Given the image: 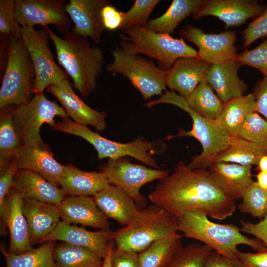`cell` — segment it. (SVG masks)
Returning a JSON list of instances; mask_svg holds the SVG:
<instances>
[{"instance_id": "cell-18", "label": "cell", "mask_w": 267, "mask_h": 267, "mask_svg": "<svg viewBox=\"0 0 267 267\" xmlns=\"http://www.w3.org/2000/svg\"><path fill=\"white\" fill-rule=\"evenodd\" d=\"M47 91L59 101L67 116L74 122L90 125L100 131L106 127V114L90 107L75 92L68 78L49 86Z\"/></svg>"}, {"instance_id": "cell-24", "label": "cell", "mask_w": 267, "mask_h": 267, "mask_svg": "<svg viewBox=\"0 0 267 267\" xmlns=\"http://www.w3.org/2000/svg\"><path fill=\"white\" fill-rule=\"evenodd\" d=\"M12 188L23 199H34L59 206L66 196L63 191L32 171L19 169L15 174Z\"/></svg>"}, {"instance_id": "cell-45", "label": "cell", "mask_w": 267, "mask_h": 267, "mask_svg": "<svg viewBox=\"0 0 267 267\" xmlns=\"http://www.w3.org/2000/svg\"><path fill=\"white\" fill-rule=\"evenodd\" d=\"M18 170L16 162L14 159L6 170L0 173V208L2 206L6 196L12 188L14 177Z\"/></svg>"}, {"instance_id": "cell-23", "label": "cell", "mask_w": 267, "mask_h": 267, "mask_svg": "<svg viewBox=\"0 0 267 267\" xmlns=\"http://www.w3.org/2000/svg\"><path fill=\"white\" fill-rule=\"evenodd\" d=\"M23 211L32 244L44 242L61 219L58 206L34 199H23Z\"/></svg>"}, {"instance_id": "cell-8", "label": "cell", "mask_w": 267, "mask_h": 267, "mask_svg": "<svg viewBox=\"0 0 267 267\" xmlns=\"http://www.w3.org/2000/svg\"><path fill=\"white\" fill-rule=\"evenodd\" d=\"M51 127L55 131L74 135L87 140L96 151L99 160L104 158L116 160L131 156L152 168H158L153 157L155 154L160 152V149H157L156 142L140 137L125 143L111 140L92 131L87 126L78 124L68 118L55 122Z\"/></svg>"}, {"instance_id": "cell-14", "label": "cell", "mask_w": 267, "mask_h": 267, "mask_svg": "<svg viewBox=\"0 0 267 267\" xmlns=\"http://www.w3.org/2000/svg\"><path fill=\"white\" fill-rule=\"evenodd\" d=\"M180 35L181 38L198 46V58L211 64L235 60L237 54L234 45L236 31L208 34L192 25H188L180 30Z\"/></svg>"}, {"instance_id": "cell-13", "label": "cell", "mask_w": 267, "mask_h": 267, "mask_svg": "<svg viewBox=\"0 0 267 267\" xmlns=\"http://www.w3.org/2000/svg\"><path fill=\"white\" fill-rule=\"evenodd\" d=\"M64 0H16L15 14L21 27L53 25L63 35L70 31L71 20Z\"/></svg>"}, {"instance_id": "cell-35", "label": "cell", "mask_w": 267, "mask_h": 267, "mask_svg": "<svg viewBox=\"0 0 267 267\" xmlns=\"http://www.w3.org/2000/svg\"><path fill=\"white\" fill-rule=\"evenodd\" d=\"M55 242L46 241L37 248L18 254L1 248L6 267H58L54 257Z\"/></svg>"}, {"instance_id": "cell-6", "label": "cell", "mask_w": 267, "mask_h": 267, "mask_svg": "<svg viewBox=\"0 0 267 267\" xmlns=\"http://www.w3.org/2000/svg\"><path fill=\"white\" fill-rule=\"evenodd\" d=\"M121 31V48L131 54H143L156 59L162 69L169 70L181 57H198L197 51L182 38L175 39L146 27H132Z\"/></svg>"}, {"instance_id": "cell-7", "label": "cell", "mask_w": 267, "mask_h": 267, "mask_svg": "<svg viewBox=\"0 0 267 267\" xmlns=\"http://www.w3.org/2000/svg\"><path fill=\"white\" fill-rule=\"evenodd\" d=\"M6 67L0 89V108L18 106L33 98L35 70L21 38L10 36Z\"/></svg>"}, {"instance_id": "cell-51", "label": "cell", "mask_w": 267, "mask_h": 267, "mask_svg": "<svg viewBox=\"0 0 267 267\" xmlns=\"http://www.w3.org/2000/svg\"><path fill=\"white\" fill-rule=\"evenodd\" d=\"M256 177L258 185L263 189L267 190V172L259 171Z\"/></svg>"}, {"instance_id": "cell-49", "label": "cell", "mask_w": 267, "mask_h": 267, "mask_svg": "<svg viewBox=\"0 0 267 267\" xmlns=\"http://www.w3.org/2000/svg\"><path fill=\"white\" fill-rule=\"evenodd\" d=\"M204 267H246L237 258H231L213 251Z\"/></svg>"}, {"instance_id": "cell-19", "label": "cell", "mask_w": 267, "mask_h": 267, "mask_svg": "<svg viewBox=\"0 0 267 267\" xmlns=\"http://www.w3.org/2000/svg\"><path fill=\"white\" fill-rule=\"evenodd\" d=\"M114 232L111 230L89 231L84 227L60 221L55 229L44 239V242L61 241L72 245L89 249L104 259L113 241Z\"/></svg>"}, {"instance_id": "cell-36", "label": "cell", "mask_w": 267, "mask_h": 267, "mask_svg": "<svg viewBox=\"0 0 267 267\" xmlns=\"http://www.w3.org/2000/svg\"><path fill=\"white\" fill-rule=\"evenodd\" d=\"M58 267H101L103 259L91 250L62 242L55 246Z\"/></svg>"}, {"instance_id": "cell-43", "label": "cell", "mask_w": 267, "mask_h": 267, "mask_svg": "<svg viewBox=\"0 0 267 267\" xmlns=\"http://www.w3.org/2000/svg\"><path fill=\"white\" fill-rule=\"evenodd\" d=\"M243 46L248 47L256 40L267 38V7L258 17L249 23L243 32Z\"/></svg>"}, {"instance_id": "cell-42", "label": "cell", "mask_w": 267, "mask_h": 267, "mask_svg": "<svg viewBox=\"0 0 267 267\" xmlns=\"http://www.w3.org/2000/svg\"><path fill=\"white\" fill-rule=\"evenodd\" d=\"M16 0H0V32L21 38V28L15 14Z\"/></svg>"}, {"instance_id": "cell-41", "label": "cell", "mask_w": 267, "mask_h": 267, "mask_svg": "<svg viewBox=\"0 0 267 267\" xmlns=\"http://www.w3.org/2000/svg\"><path fill=\"white\" fill-rule=\"evenodd\" d=\"M235 60L259 70L264 77H267V38L255 48L237 54Z\"/></svg>"}, {"instance_id": "cell-40", "label": "cell", "mask_w": 267, "mask_h": 267, "mask_svg": "<svg viewBox=\"0 0 267 267\" xmlns=\"http://www.w3.org/2000/svg\"><path fill=\"white\" fill-rule=\"evenodd\" d=\"M239 136L267 151V121L257 112L251 113L243 125Z\"/></svg>"}, {"instance_id": "cell-39", "label": "cell", "mask_w": 267, "mask_h": 267, "mask_svg": "<svg viewBox=\"0 0 267 267\" xmlns=\"http://www.w3.org/2000/svg\"><path fill=\"white\" fill-rule=\"evenodd\" d=\"M159 0H136L124 13L121 30L134 27H146L148 18Z\"/></svg>"}, {"instance_id": "cell-32", "label": "cell", "mask_w": 267, "mask_h": 267, "mask_svg": "<svg viewBox=\"0 0 267 267\" xmlns=\"http://www.w3.org/2000/svg\"><path fill=\"white\" fill-rule=\"evenodd\" d=\"M190 108L202 117L215 121L221 114L224 103L213 91L206 77L184 97Z\"/></svg>"}, {"instance_id": "cell-44", "label": "cell", "mask_w": 267, "mask_h": 267, "mask_svg": "<svg viewBox=\"0 0 267 267\" xmlns=\"http://www.w3.org/2000/svg\"><path fill=\"white\" fill-rule=\"evenodd\" d=\"M111 267H141L138 253L113 248L111 258Z\"/></svg>"}, {"instance_id": "cell-17", "label": "cell", "mask_w": 267, "mask_h": 267, "mask_svg": "<svg viewBox=\"0 0 267 267\" xmlns=\"http://www.w3.org/2000/svg\"><path fill=\"white\" fill-rule=\"evenodd\" d=\"M110 3L107 0H70L65 10L74 24L72 31L85 38H90L95 44L99 43L105 30L101 10Z\"/></svg>"}, {"instance_id": "cell-1", "label": "cell", "mask_w": 267, "mask_h": 267, "mask_svg": "<svg viewBox=\"0 0 267 267\" xmlns=\"http://www.w3.org/2000/svg\"><path fill=\"white\" fill-rule=\"evenodd\" d=\"M149 198L178 220L189 211L199 210L208 217L222 220L236 209L235 200L220 189L208 169H192L182 161L160 180Z\"/></svg>"}, {"instance_id": "cell-27", "label": "cell", "mask_w": 267, "mask_h": 267, "mask_svg": "<svg viewBox=\"0 0 267 267\" xmlns=\"http://www.w3.org/2000/svg\"><path fill=\"white\" fill-rule=\"evenodd\" d=\"M92 197L107 218L114 220L122 225L129 224L140 210L128 195L112 184Z\"/></svg>"}, {"instance_id": "cell-53", "label": "cell", "mask_w": 267, "mask_h": 267, "mask_svg": "<svg viewBox=\"0 0 267 267\" xmlns=\"http://www.w3.org/2000/svg\"><path fill=\"white\" fill-rule=\"evenodd\" d=\"M257 166L259 171L267 172V154L261 158Z\"/></svg>"}, {"instance_id": "cell-21", "label": "cell", "mask_w": 267, "mask_h": 267, "mask_svg": "<svg viewBox=\"0 0 267 267\" xmlns=\"http://www.w3.org/2000/svg\"><path fill=\"white\" fill-rule=\"evenodd\" d=\"M61 221L71 224L110 230L108 218L98 208L92 197L68 196L58 206Z\"/></svg>"}, {"instance_id": "cell-52", "label": "cell", "mask_w": 267, "mask_h": 267, "mask_svg": "<svg viewBox=\"0 0 267 267\" xmlns=\"http://www.w3.org/2000/svg\"><path fill=\"white\" fill-rule=\"evenodd\" d=\"M114 248V243L112 241L109 246L107 254L103 259V262L101 267H111V258L112 250Z\"/></svg>"}, {"instance_id": "cell-46", "label": "cell", "mask_w": 267, "mask_h": 267, "mask_svg": "<svg viewBox=\"0 0 267 267\" xmlns=\"http://www.w3.org/2000/svg\"><path fill=\"white\" fill-rule=\"evenodd\" d=\"M124 13L117 10L110 3L104 6L101 10V15L105 29L108 30L119 29Z\"/></svg>"}, {"instance_id": "cell-33", "label": "cell", "mask_w": 267, "mask_h": 267, "mask_svg": "<svg viewBox=\"0 0 267 267\" xmlns=\"http://www.w3.org/2000/svg\"><path fill=\"white\" fill-rule=\"evenodd\" d=\"M202 0H174L161 16L148 21L146 27L155 32L170 35L185 18L195 12Z\"/></svg>"}, {"instance_id": "cell-10", "label": "cell", "mask_w": 267, "mask_h": 267, "mask_svg": "<svg viewBox=\"0 0 267 267\" xmlns=\"http://www.w3.org/2000/svg\"><path fill=\"white\" fill-rule=\"evenodd\" d=\"M57 116L68 118L63 107L48 99L44 93L35 94L28 102L16 106L13 122L22 146L46 145L41 138L40 129L44 124L52 126Z\"/></svg>"}, {"instance_id": "cell-16", "label": "cell", "mask_w": 267, "mask_h": 267, "mask_svg": "<svg viewBox=\"0 0 267 267\" xmlns=\"http://www.w3.org/2000/svg\"><path fill=\"white\" fill-rule=\"evenodd\" d=\"M23 198L12 188L0 208L2 225L9 231L10 241L8 252L21 254L32 250L28 225L23 211Z\"/></svg>"}, {"instance_id": "cell-34", "label": "cell", "mask_w": 267, "mask_h": 267, "mask_svg": "<svg viewBox=\"0 0 267 267\" xmlns=\"http://www.w3.org/2000/svg\"><path fill=\"white\" fill-rule=\"evenodd\" d=\"M267 151L261 146L240 136L231 137L227 148L217 158L216 162L233 163L242 166L257 165Z\"/></svg>"}, {"instance_id": "cell-12", "label": "cell", "mask_w": 267, "mask_h": 267, "mask_svg": "<svg viewBox=\"0 0 267 267\" xmlns=\"http://www.w3.org/2000/svg\"><path fill=\"white\" fill-rule=\"evenodd\" d=\"M100 172L105 175L110 184L128 195L140 210L146 204L140 191L142 186L152 181L160 180L169 175L167 170L149 168L132 163L125 157L109 160Z\"/></svg>"}, {"instance_id": "cell-20", "label": "cell", "mask_w": 267, "mask_h": 267, "mask_svg": "<svg viewBox=\"0 0 267 267\" xmlns=\"http://www.w3.org/2000/svg\"><path fill=\"white\" fill-rule=\"evenodd\" d=\"M211 64L198 57L177 59L167 70L166 85L172 91L184 97L188 95L206 77Z\"/></svg>"}, {"instance_id": "cell-22", "label": "cell", "mask_w": 267, "mask_h": 267, "mask_svg": "<svg viewBox=\"0 0 267 267\" xmlns=\"http://www.w3.org/2000/svg\"><path fill=\"white\" fill-rule=\"evenodd\" d=\"M19 169L36 172L52 184L58 186L64 174L65 165L58 163L46 145L22 146L15 158Z\"/></svg>"}, {"instance_id": "cell-50", "label": "cell", "mask_w": 267, "mask_h": 267, "mask_svg": "<svg viewBox=\"0 0 267 267\" xmlns=\"http://www.w3.org/2000/svg\"><path fill=\"white\" fill-rule=\"evenodd\" d=\"M237 258L246 267H267V249L256 253L239 252Z\"/></svg>"}, {"instance_id": "cell-48", "label": "cell", "mask_w": 267, "mask_h": 267, "mask_svg": "<svg viewBox=\"0 0 267 267\" xmlns=\"http://www.w3.org/2000/svg\"><path fill=\"white\" fill-rule=\"evenodd\" d=\"M252 93L256 102V112L267 121V77H264L257 82Z\"/></svg>"}, {"instance_id": "cell-30", "label": "cell", "mask_w": 267, "mask_h": 267, "mask_svg": "<svg viewBox=\"0 0 267 267\" xmlns=\"http://www.w3.org/2000/svg\"><path fill=\"white\" fill-rule=\"evenodd\" d=\"M15 107L9 105L0 109V173L6 170L22 147L13 122V113Z\"/></svg>"}, {"instance_id": "cell-38", "label": "cell", "mask_w": 267, "mask_h": 267, "mask_svg": "<svg viewBox=\"0 0 267 267\" xmlns=\"http://www.w3.org/2000/svg\"><path fill=\"white\" fill-rule=\"evenodd\" d=\"M213 251L205 244H188L178 251L168 267H204Z\"/></svg>"}, {"instance_id": "cell-47", "label": "cell", "mask_w": 267, "mask_h": 267, "mask_svg": "<svg viewBox=\"0 0 267 267\" xmlns=\"http://www.w3.org/2000/svg\"><path fill=\"white\" fill-rule=\"evenodd\" d=\"M240 223L242 232L255 236L263 242L267 248V215L256 223L243 220L240 221Z\"/></svg>"}, {"instance_id": "cell-31", "label": "cell", "mask_w": 267, "mask_h": 267, "mask_svg": "<svg viewBox=\"0 0 267 267\" xmlns=\"http://www.w3.org/2000/svg\"><path fill=\"white\" fill-rule=\"evenodd\" d=\"M182 247L177 233L161 238L138 253L141 267H168Z\"/></svg>"}, {"instance_id": "cell-5", "label": "cell", "mask_w": 267, "mask_h": 267, "mask_svg": "<svg viewBox=\"0 0 267 267\" xmlns=\"http://www.w3.org/2000/svg\"><path fill=\"white\" fill-rule=\"evenodd\" d=\"M178 220L152 204L139 211L127 225L114 231L116 248L139 253L155 241L176 233Z\"/></svg>"}, {"instance_id": "cell-29", "label": "cell", "mask_w": 267, "mask_h": 267, "mask_svg": "<svg viewBox=\"0 0 267 267\" xmlns=\"http://www.w3.org/2000/svg\"><path fill=\"white\" fill-rule=\"evenodd\" d=\"M255 112L256 102L250 93L224 103L221 114L215 122L230 138L238 137L246 119Z\"/></svg>"}, {"instance_id": "cell-25", "label": "cell", "mask_w": 267, "mask_h": 267, "mask_svg": "<svg viewBox=\"0 0 267 267\" xmlns=\"http://www.w3.org/2000/svg\"><path fill=\"white\" fill-rule=\"evenodd\" d=\"M241 65L236 60L211 64L207 72L208 83L224 103L245 95L247 91V85L238 75Z\"/></svg>"}, {"instance_id": "cell-37", "label": "cell", "mask_w": 267, "mask_h": 267, "mask_svg": "<svg viewBox=\"0 0 267 267\" xmlns=\"http://www.w3.org/2000/svg\"><path fill=\"white\" fill-rule=\"evenodd\" d=\"M238 209L242 213L250 215L260 220L267 215V190L260 187L256 181H253L247 188Z\"/></svg>"}, {"instance_id": "cell-11", "label": "cell", "mask_w": 267, "mask_h": 267, "mask_svg": "<svg viewBox=\"0 0 267 267\" xmlns=\"http://www.w3.org/2000/svg\"><path fill=\"white\" fill-rule=\"evenodd\" d=\"M22 38L29 53L35 70L34 94L43 93L49 86L68 78V75L56 63L48 42L50 39L44 27L21 28Z\"/></svg>"}, {"instance_id": "cell-15", "label": "cell", "mask_w": 267, "mask_h": 267, "mask_svg": "<svg viewBox=\"0 0 267 267\" xmlns=\"http://www.w3.org/2000/svg\"><path fill=\"white\" fill-rule=\"evenodd\" d=\"M267 7L256 0H202L192 16L194 20L209 15L216 16L224 23L227 29L258 17Z\"/></svg>"}, {"instance_id": "cell-28", "label": "cell", "mask_w": 267, "mask_h": 267, "mask_svg": "<svg viewBox=\"0 0 267 267\" xmlns=\"http://www.w3.org/2000/svg\"><path fill=\"white\" fill-rule=\"evenodd\" d=\"M110 184L103 173L84 171L72 165H65L59 182L60 188L66 195L91 197Z\"/></svg>"}, {"instance_id": "cell-26", "label": "cell", "mask_w": 267, "mask_h": 267, "mask_svg": "<svg viewBox=\"0 0 267 267\" xmlns=\"http://www.w3.org/2000/svg\"><path fill=\"white\" fill-rule=\"evenodd\" d=\"M250 166L216 162L207 169L214 182L228 197L236 200L242 198L253 181Z\"/></svg>"}, {"instance_id": "cell-4", "label": "cell", "mask_w": 267, "mask_h": 267, "mask_svg": "<svg viewBox=\"0 0 267 267\" xmlns=\"http://www.w3.org/2000/svg\"><path fill=\"white\" fill-rule=\"evenodd\" d=\"M162 103L177 106L190 115L192 120L191 130L189 131L180 130L175 136L193 137L197 139L202 145V151L199 155L193 157L187 166L192 169H207L227 148L230 137L215 121L206 119L192 110L184 97L174 91L166 90L158 99L147 102L145 106L150 108Z\"/></svg>"}, {"instance_id": "cell-9", "label": "cell", "mask_w": 267, "mask_h": 267, "mask_svg": "<svg viewBox=\"0 0 267 267\" xmlns=\"http://www.w3.org/2000/svg\"><path fill=\"white\" fill-rule=\"evenodd\" d=\"M113 61L106 70L113 74L127 78L145 99L154 95H162L166 90L167 70L156 66L152 61L128 53L120 47L112 50Z\"/></svg>"}, {"instance_id": "cell-2", "label": "cell", "mask_w": 267, "mask_h": 267, "mask_svg": "<svg viewBox=\"0 0 267 267\" xmlns=\"http://www.w3.org/2000/svg\"><path fill=\"white\" fill-rule=\"evenodd\" d=\"M43 27L55 46L59 63L71 77L73 87L83 97L88 98L94 90L105 64L102 49L90 46L88 38L71 30L61 38L48 26Z\"/></svg>"}, {"instance_id": "cell-3", "label": "cell", "mask_w": 267, "mask_h": 267, "mask_svg": "<svg viewBox=\"0 0 267 267\" xmlns=\"http://www.w3.org/2000/svg\"><path fill=\"white\" fill-rule=\"evenodd\" d=\"M178 231L184 237L199 240L228 258H237L240 251L237 246L241 244L249 246L257 252L267 249L260 240L245 236L237 226L213 222L199 210L183 214L178 219Z\"/></svg>"}]
</instances>
